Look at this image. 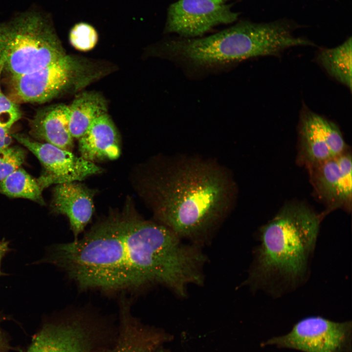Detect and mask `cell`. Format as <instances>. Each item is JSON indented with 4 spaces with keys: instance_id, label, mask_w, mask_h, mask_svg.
<instances>
[{
    "instance_id": "cell-12",
    "label": "cell",
    "mask_w": 352,
    "mask_h": 352,
    "mask_svg": "<svg viewBox=\"0 0 352 352\" xmlns=\"http://www.w3.org/2000/svg\"><path fill=\"white\" fill-rule=\"evenodd\" d=\"M95 191L76 181L58 184L53 191L51 206L68 219L73 234L78 238L91 219Z\"/></svg>"
},
{
    "instance_id": "cell-11",
    "label": "cell",
    "mask_w": 352,
    "mask_h": 352,
    "mask_svg": "<svg viewBox=\"0 0 352 352\" xmlns=\"http://www.w3.org/2000/svg\"><path fill=\"white\" fill-rule=\"evenodd\" d=\"M313 185L320 198L332 207H350L352 157L345 152L328 160L309 166Z\"/></svg>"
},
{
    "instance_id": "cell-18",
    "label": "cell",
    "mask_w": 352,
    "mask_h": 352,
    "mask_svg": "<svg viewBox=\"0 0 352 352\" xmlns=\"http://www.w3.org/2000/svg\"><path fill=\"white\" fill-rule=\"evenodd\" d=\"M42 188L24 170L19 168L0 181V193L13 198H23L44 203Z\"/></svg>"
},
{
    "instance_id": "cell-2",
    "label": "cell",
    "mask_w": 352,
    "mask_h": 352,
    "mask_svg": "<svg viewBox=\"0 0 352 352\" xmlns=\"http://www.w3.org/2000/svg\"><path fill=\"white\" fill-rule=\"evenodd\" d=\"M141 184L155 221L200 247L230 214L238 194L226 167L197 155L157 156L147 167Z\"/></svg>"
},
{
    "instance_id": "cell-23",
    "label": "cell",
    "mask_w": 352,
    "mask_h": 352,
    "mask_svg": "<svg viewBox=\"0 0 352 352\" xmlns=\"http://www.w3.org/2000/svg\"><path fill=\"white\" fill-rule=\"evenodd\" d=\"M0 352H8V344L3 332L0 329Z\"/></svg>"
},
{
    "instance_id": "cell-7",
    "label": "cell",
    "mask_w": 352,
    "mask_h": 352,
    "mask_svg": "<svg viewBox=\"0 0 352 352\" xmlns=\"http://www.w3.org/2000/svg\"><path fill=\"white\" fill-rule=\"evenodd\" d=\"M239 15L231 4L215 0H176L168 9L164 32L198 38L217 25L235 22Z\"/></svg>"
},
{
    "instance_id": "cell-25",
    "label": "cell",
    "mask_w": 352,
    "mask_h": 352,
    "mask_svg": "<svg viewBox=\"0 0 352 352\" xmlns=\"http://www.w3.org/2000/svg\"><path fill=\"white\" fill-rule=\"evenodd\" d=\"M3 67H4V61L2 59V58H0V76L1 72L2 71V70L3 69ZM0 91H1L0 89Z\"/></svg>"
},
{
    "instance_id": "cell-19",
    "label": "cell",
    "mask_w": 352,
    "mask_h": 352,
    "mask_svg": "<svg viewBox=\"0 0 352 352\" xmlns=\"http://www.w3.org/2000/svg\"><path fill=\"white\" fill-rule=\"evenodd\" d=\"M69 40L76 49L87 51L95 47L98 40V35L93 26L81 22L75 24L71 29Z\"/></svg>"
},
{
    "instance_id": "cell-6",
    "label": "cell",
    "mask_w": 352,
    "mask_h": 352,
    "mask_svg": "<svg viewBox=\"0 0 352 352\" xmlns=\"http://www.w3.org/2000/svg\"><path fill=\"white\" fill-rule=\"evenodd\" d=\"M84 73L80 60L66 54L36 71L12 77L13 94L23 102L43 103L79 84Z\"/></svg>"
},
{
    "instance_id": "cell-13",
    "label": "cell",
    "mask_w": 352,
    "mask_h": 352,
    "mask_svg": "<svg viewBox=\"0 0 352 352\" xmlns=\"http://www.w3.org/2000/svg\"><path fill=\"white\" fill-rule=\"evenodd\" d=\"M120 317L117 341L112 348L104 352H156L165 340L164 335L141 324L131 314L128 302H121Z\"/></svg>"
},
{
    "instance_id": "cell-28",
    "label": "cell",
    "mask_w": 352,
    "mask_h": 352,
    "mask_svg": "<svg viewBox=\"0 0 352 352\" xmlns=\"http://www.w3.org/2000/svg\"><path fill=\"white\" fill-rule=\"evenodd\" d=\"M0 243H1V242H0Z\"/></svg>"
},
{
    "instance_id": "cell-4",
    "label": "cell",
    "mask_w": 352,
    "mask_h": 352,
    "mask_svg": "<svg viewBox=\"0 0 352 352\" xmlns=\"http://www.w3.org/2000/svg\"><path fill=\"white\" fill-rule=\"evenodd\" d=\"M66 55L47 14L30 10L0 23V58L12 77L36 71Z\"/></svg>"
},
{
    "instance_id": "cell-8",
    "label": "cell",
    "mask_w": 352,
    "mask_h": 352,
    "mask_svg": "<svg viewBox=\"0 0 352 352\" xmlns=\"http://www.w3.org/2000/svg\"><path fill=\"white\" fill-rule=\"evenodd\" d=\"M12 136L35 154L43 165V172L37 179L42 190L53 184L82 180L102 172V168L94 162L78 157L71 151L48 143L35 141L23 134Z\"/></svg>"
},
{
    "instance_id": "cell-27",
    "label": "cell",
    "mask_w": 352,
    "mask_h": 352,
    "mask_svg": "<svg viewBox=\"0 0 352 352\" xmlns=\"http://www.w3.org/2000/svg\"><path fill=\"white\" fill-rule=\"evenodd\" d=\"M215 0L220 2L226 3V1L228 0Z\"/></svg>"
},
{
    "instance_id": "cell-10",
    "label": "cell",
    "mask_w": 352,
    "mask_h": 352,
    "mask_svg": "<svg viewBox=\"0 0 352 352\" xmlns=\"http://www.w3.org/2000/svg\"><path fill=\"white\" fill-rule=\"evenodd\" d=\"M95 329L83 316L48 324L36 336L26 352H92Z\"/></svg>"
},
{
    "instance_id": "cell-14",
    "label": "cell",
    "mask_w": 352,
    "mask_h": 352,
    "mask_svg": "<svg viewBox=\"0 0 352 352\" xmlns=\"http://www.w3.org/2000/svg\"><path fill=\"white\" fill-rule=\"evenodd\" d=\"M81 156L94 161L117 159L120 154V140L110 116L105 114L95 119L79 139Z\"/></svg>"
},
{
    "instance_id": "cell-22",
    "label": "cell",
    "mask_w": 352,
    "mask_h": 352,
    "mask_svg": "<svg viewBox=\"0 0 352 352\" xmlns=\"http://www.w3.org/2000/svg\"><path fill=\"white\" fill-rule=\"evenodd\" d=\"M9 129L0 127V152L8 147L12 141Z\"/></svg>"
},
{
    "instance_id": "cell-21",
    "label": "cell",
    "mask_w": 352,
    "mask_h": 352,
    "mask_svg": "<svg viewBox=\"0 0 352 352\" xmlns=\"http://www.w3.org/2000/svg\"><path fill=\"white\" fill-rule=\"evenodd\" d=\"M19 107L0 92V127L10 129L21 117Z\"/></svg>"
},
{
    "instance_id": "cell-1",
    "label": "cell",
    "mask_w": 352,
    "mask_h": 352,
    "mask_svg": "<svg viewBox=\"0 0 352 352\" xmlns=\"http://www.w3.org/2000/svg\"><path fill=\"white\" fill-rule=\"evenodd\" d=\"M52 259L82 290L161 285L181 297L199 280L203 263L197 246L129 207L109 215L81 238L58 245Z\"/></svg>"
},
{
    "instance_id": "cell-5",
    "label": "cell",
    "mask_w": 352,
    "mask_h": 352,
    "mask_svg": "<svg viewBox=\"0 0 352 352\" xmlns=\"http://www.w3.org/2000/svg\"><path fill=\"white\" fill-rule=\"evenodd\" d=\"M352 322H336L321 316L298 321L286 335L264 343L304 352H351Z\"/></svg>"
},
{
    "instance_id": "cell-24",
    "label": "cell",
    "mask_w": 352,
    "mask_h": 352,
    "mask_svg": "<svg viewBox=\"0 0 352 352\" xmlns=\"http://www.w3.org/2000/svg\"><path fill=\"white\" fill-rule=\"evenodd\" d=\"M7 250V244L6 242H1L0 244V266L1 259Z\"/></svg>"
},
{
    "instance_id": "cell-20",
    "label": "cell",
    "mask_w": 352,
    "mask_h": 352,
    "mask_svg": "<svg viewBox=\"0 0 352 352\" xmlns=\"http://www.w3.org/2000/svg\"><path fill=\"white\" fill-rule=\"evenodd\" d=\"M25 157V151L18 146L8 147L0 151V181L20 168Z\"/></svg>"
},
{
    "instance_id": "cell-15",
    "label": "cell",
    "mask_w": 352,
    "mask_h": 352,
    "mask_svg": "<svg viewBox=\"0 0 352 352\" xmlns=\"http://www.w3.org/2000/svg\"><path fill=\"white\" fill-rule=\"evenodd\" d=\"M69 106L59 104L39 110L30 123V134L61 149L70 151L73 138L69 128Z\"/></svg>"
},
{
    "instance_id": "cell-17",
    "label": "cell",
    "mask_w": 352,
    "mask_h": 352,
    "mask_svg": "<svg viewBox=\"0 0 352 352\" xmlns=\"http://www.w3.org/2000/svg\"><path fill=\"white\" fill-rule=\"evenodd\" d=\"M352 38L330 48H321L317 52V63L331 78L352 90Z\"/></svg>"
},
{
    "instance_id": "cell-9",
    "label": "cell",
    "mask_w": 352,
    "mask_h": 352,
    "mask_svg": "<svg viewBox=\"0 0 352 352\" xmlns=\"http://www.w3.org/2000/svg\"><path fill=\"white\" fill-rule=\"evenodd\" d=\"M298 131L302 154L308 166L346 152V143L338 126L306 105L301 110Z\"/></svg>"
},
{
    "instance_id": "cell-16",
    "label": "cell",
    "mask_w": 352,
    "mask_h": 352,
    "mask_svg": "<svg viewBox=\"0 0 352 352\" xmlns=\"http://www.w3.org/2000/svg\"><path fill=\"white\" fill-rule=\"evenodd\" d=\"M69 109L70 133L73 138L79 139L95 119L107 113V104L100 94L83 92L75 97Z\"/></svg>"
},
{
    "instance_id": "cell-26",
    "label": "cell",
    "mask_w": 352,
    "mask_h": 352,
    "mask_svg": "<svg viewBox=\"0 0 352 352\" xmlns=\"http://www.w3.org/2000/svg\"><path fill=\"white\" fill-rule=\"evenodd\" d=\"M156 352H169L168 351L164 349H159Z\"/></svg>"
},
{
    "instance_id": "cell-3",
    "label": "cell",
    "mask_w": 352,
    "mask_h": 352,
    "mask_svg": "<svg viewBox=\"0 0 352 352\" xmlns=\"http://www.w3.org/2000/svg\"><path fill=\"white\" fill-rule=\"evenodd\" d=\"M321 218L302 203L285 205L260 230L248 278L254 286L272 282L293 284L307 270L316 243Z\"/></svg>"
}]
</instances>
